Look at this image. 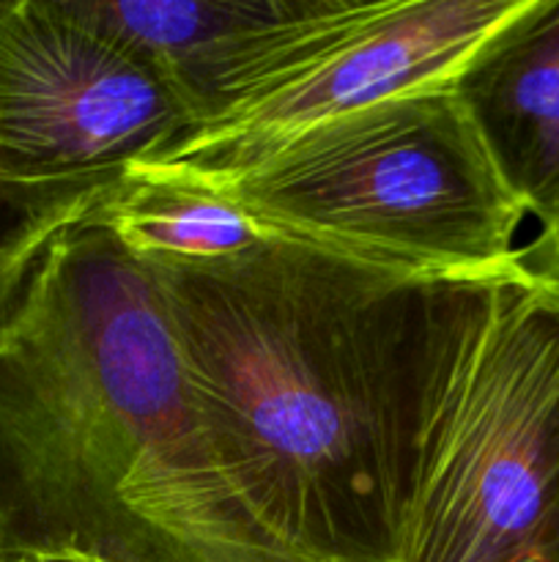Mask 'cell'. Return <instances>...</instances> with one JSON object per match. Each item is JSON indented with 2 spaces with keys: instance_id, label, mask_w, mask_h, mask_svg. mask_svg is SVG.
Returning <instances> with one entry per match:
<instances>
[{
  "instance_id": "11",
  "label": "cell",
  "mask_w": 559,
  "mask_h": 562,
  "mask_svg": "<svg viewBox=\"0 0 559 562\" xmlns=\"http://www.w3.org/2000/svg\"><path fill=\"white\" fill-rule=\"evenodd\" d=\"M518 261L535 280L559 296V203L540 223V234L526 247H518Z\"/></svg>"
},
{
  "instance_id": "4",
  "label": "cell",
  "mask_w": 559,
  "mask_h": 562,
  "mask_svg": "<svg viewBox=\"0 0 559 562\" xmlns=\"http://www.w3.org/2000/svg\"><path fill=\"white\" fill-rule=\"evenodd\" d=\"M395 562H559V296L526 269L438 384Z\"/></svg>"
},
{
  "instance_id": "2",
  "label": "cell",
  "mask_w": 559,
  "mask_h": 562,
  "mask_svg": "<svg viewBox=\"0 0 559 562\" xmlns=\"http://www.w3.org/2000/svg\"><path fill=\"white\" fill-rule=\"evenodd\" d=\"M0 554L305 562L225 475L148 267L91 220L0 318Z\"/></svg>"
},
{
  "instance_id": "6",
  "label": "cell",
  "mask_w": 559,
  "mask_h": 562,
  "mask_svg": "<svg viewBox=\"0 0 559 562\" xmlns=\"http://www.w3.org/2000/svg\"><path fill=\"white\" fill-rule=\"evenodd\" d=\"M524 5L526 0H370L365 14L277 80L135 168L214 179L340 115L449 86Z\"/></svg>"
},
{
  "instance_id": "10",
  "label": "cell",
  "mask_w": 559,
  "mask_h": 562,
  "mask_svg": "<svg viewBox=\"0 0 559 562\" xmlns=\"http://www.w3.org/2000/svg\"><path fill=\"white\" fill-rule=\"evenodd\" d=\"M110 187L22 184L5 170L0 154V318L14 305L49 241L91 217Z\"/></svg>"
},
{
  "instance_id": "9",
  "label": "cell",
  "mask_w": 559,
  "mask_h": 562,
  "mask_svg": "<svg viewBox=\"0 0 559 562\" xmlns=\"http://www.w3.org/2000/svg\"><path fill=\"white\" fill-rule=\"evenodd\" d=\"M88 220L142 263L214 261L272 234L212 187L146 168L126 170Z\"/></svg>"
},
{
  "instance_id": "12",
  "label": "cell",
  "mask_w": 559,
  "mask_h": 562,
  "mask_svg": "<svg viewBox=\"0 0 559 562\" xmlns=\"http://www.w3.org/2000/svg\"><path fill=\"white\" fill-rule=\"evenodd\" d=\"M0 562H31V560L16 558V554H0Z\"/></svg>"
},
{
  "instance_id": "7",
  "label": "cell",
  "mask_w": 559,
  "mask_h": 562,
  "mask_svg": "<svg viewBox=\"0 0 559 562\" xmlns=\"http://www.w3.org/2000/svg\"><path fill=\"white\" fill-rule=\"evenodd\" d=\"M151 64L192 130L212 124L365 14L370 0H66ZM190 130V132H192Z\"/></svg>"
},
{
  "instance_id": "13",
  "label": "cell",
  "mask_w": 559,
  "mask_h": 562,
  "mask_svg": "<svg viewBox=\"0 0 559 562\" xmlns=\"http://www.w3.org/2000/svg\"><path fill=\"white\" fill-rule=\"evenodd\" d=\"M31 562H47V560H31Z\"/></svg>"
},
{
  "instance_id": "3",
  "label": "cell",
  "mask_w": 559,
  "mask_h": 562,
  "mask_svg": "<svg viewBox=\"0 0 559 562\" xmlns=\"http://www.w3.org/2000/svg\"><path fill=\"white\" fill-rule=\"evenodd\" d=\"M192 181L269 228L362 261L422 274L521 269L515 236L526 212L453 82L340 115L230 173Z\"/></svg>"
},
{
  "instance_id": "8",
  "label": "cell",
  "mask_w": 559,
  "mask_h": 562,
  "mask_svg": "<svg viewBox=\"0 0 559 562\" xmlns=\"http://www.w3.org/2000/svg\"><path fill=\"white\" fill-rule=\"evenodd\" d=\"M453 91L507 190L543 223L559 203V0H526Z\"/></svg>"
},
{
  "instance_id": "5",
  "label": "cell",
  "mask_w": 559,
  "mask_h": 562,
  "mask_svg": "<svg viewBox=\"0 0 559 562\" xmlns=\"http://www.w3.org/2000/svg\"><path fill=\"white\" fill-rule=\"evenodd\" d=\"M192 130L170 82L66 0H0V154L31 187H110Z\"/></svg>"
},
{
  "instance_id": "1",
  "label": "cell",
  "mask_w": 559,
  "mask_h": 562,
  "mask_svg": "<svg viewBox=\"0 0 559 562\" xmlns=\"http://www.w3.org/2000/svg\"><path fill=\"white\" fill-rule=\"evenodd\" d=\"M142 263V261H140ZM225 475L305 562H395L436 390L507 274H422L274 231L146 263Z\"/></svg>"
}]
</instances>
